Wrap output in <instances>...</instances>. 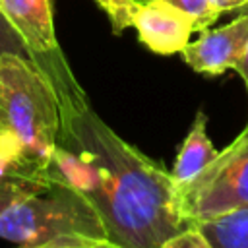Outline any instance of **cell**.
Instances as JSON below:
<instances>
[{"mask_svg":"<svg viewBox=\"0 0 248 248\" xmlns=\"http://www.w3.org/2000/svg\"><path fill=\"white\" fill-rule=\"evenodd\" d=\"M62 126L48 176L74 188L99 215L116 248H163L192 227L167 169L122 140L87 95L60 101Z\"/></svg>","mask_w":248,"mask_h":248,"instance_id":"cell-1","label":"cell"},{"mask_svg":"<svg viewBox=\"0 0 248 248\" xmlns=\"http://www.w3.org/2000/svg\"><path fill=\"white\" fill-rule=\"evenodd\" d=\"M62 126L60 101L50 79L29 58L0 54V130L25 153L48 165Z\"/></svg>","mask_w":248,"mask_h":248,"instance_id":"cell-2","label":"cell"},{"mask_svg":"<svg viewBox=\"0 0 248 248\" xmlns=\"http://www.w3.org/2000/svg\"><path fill=\"white\" fill-rule=\"evenodd\" d=\"M0 238L29 248L56 242H108L95 209L68 184H48L0 215Z\"/></svg>","mask_w":248,"mask_h":248,"instance_id":"cell-3","label":"cell"},{"mask_svg":"<svg viewBox=\"0 0 248 248\" xmlns=\"http://www.w3.org/2000/svg\"><path fill=\"white\" fill-rule=\"evenodd\" d=\"M178 202L190 225L248 203V124L184 188Z\"/></svg>","mask_w":248,"mask_h":248,"instance_id":"cell-4","label":"cell"},{"mask_svg":"<svg viewBox=\"0 0 248 248\" xmlns=\"http://www.w3.org/2000/svg\"><path fill=\"white\" fill-rule=\"evenodd\" d=\"M0 14L19 35L37 68L50 79L58 101L85 95L56 41L50 0H0Z\"/></svg>","mask_w":248,"mask_h":248,"instance_id":"cell-5","label":"cell"},{"mask_svg":"<svg viewBox=\"0 0 248 248\" xmlns=\"http://www.w3.org/2000/svg\"><path fill=\"white\" fill-rule=\"evenodd\" d=\"M248 45V10L231 23L217 29H203L200 39L188 43L180 54L198 74L221 76L234 70Z\"/></svg>","mask_w":248,"mask_h":248,"instance_id":"cell-6","label":"cell"},{"mask_svg":"<svg viewBox=\"0 0 248 248\" xmlns=\"http://www.w3.org/2000/svg\"><path fill=\"white\" fill-rule=\"evenodd\" d=\"M132 27L138 31V39L145 48L163 56L180 52L194 33L192 17L165 0L138 4Z\"/></svg>","mask_w":248,"mask_h":248,"instance_id":"cell-7","label":"cell"},{"mask_svg":"<svg viewBox=\"0 0 248 248\" xmlns=\"http://www.w3.org/2000/svg\"><path fill=\"white\" fill-rule=\"evenodd\" d=\"M46 167L29 157L12 134L0 130V215L48 184Z\"/></svg>","mask_w":248,"mask_h":248,"instance_id":"cell-8","label":"cell"},{"mask_svg":"<svg viewBox=\"0 0 248 248\" xmlns=\"http://www.w3.org/2000/svg\"><path fill=\"white\" fill-rule=\"evenodd\" d=\"M215 155H217V149L207 134V114L203 110H198L178 149L172 169L169 170L176 190L190 184L215 159Z\"/></svg>","mask_w":248,"mask_h":248,"instance_id":"cell-9","label":"cell"},{"mask_svg":"<svg viewBox=\"0 0 248 248\" xmlns=\"http://www.w3.org/2000/svg\"><path fill=\"white\" fill-rule=\"evenodd\" d=\"M211 248H248V203L194 225Z\"/></svg>","mask_w":248,"mask_h":248,"instance_id":"cell-10","label":"cell"},{"mask_svg":"<svg viewBox=\"0 0 248 248\" xmlns=\"http://www.w3.org/2000/svg\"><path fill=\"white\" fill-rule=\"evenodd\" d=\"M140 4L141 2H149V0H138ZM172 6H176L178 10L186 12L190 17H192V23H194V31H203L207 29L211 23L217 21V17L221 16L213 2L211 0H165Z\"/></svg>","mask_w":248,"mask_h":248,"instance_id":"cell-11","label":"cell"},{"mask_svg":"<svg viewBox=\"0 0 248 248\" xmlns=\"http://www.w3.org/2000/svg\"><path fill=\"white\" fill-rule=\"evenodd\" d=\"M95 2L107 14L114 35H120L124 29L132 27V17L140 4L138 0H95Z\"/></svg>","mask_w":248,"mask_h":248,"instance_id":"cell-12","label":"cell"},{"mask_svg":"<svg viewBox=\"0 0 248 248\" xmlns=\"http://www.w3.org/2000/svg\"><path fill=\"white\" fill-rule=\"evenodd\" d=\"M0 54H16V56L33 60L27 46L19 39V35L12 29V25L4 19L2 14H0Z\"/></svg>","mask_w":248,"mask_h":248,"instance_id":"cell-13","label":"cell"},{"mask_svg":"<svg viewBox=\"0 0 248 248\" xmlns=\"http://www.w3.org/2000/svg\"><path fill=\"white\" fill-rule=\"evenodd\" d=\"M163 248H211V246H209L207 240L200 234V231L192 225V227L184 229L182 232L174 234L172 238H169V240L163 244Z\"/></svg>","mask_w":248,"mask_h":248,"instance_id":"cell-14","label":"cell"},{"mask_svg":"<svg viewBox=\"0 0 248 248\" xmlns=\"http://www.w3.org/2000/svg\"><path fill=\"white\" fill-rule=\"evenodd\" d=\"M23 248V246H19ZM29 248H116L110 242H95V240H79V242H56V244H41V246H29Z\"/></svg>","mask_w":248,"mask_h":248,"instance_id":"cell-15","label":"cell"},{"mask_svg":"<svg viewBox=\"0 0 248 248\" xmlns=\"http://www.w3.org/2000/svg\"><path fill=\"white\" fill-rule=\"evenodd\" d=\"M215 10L219 14H227V12H234V10H244L248 6V0H211Z\"/></svg>","mask_w":248,"mask_h":248,"instance_id":"cell-16","label":"cell"},{"mask_svg":"<svg viewBox=\"0 0 248 248\" xmlns=\"http://www.w3.org/2000/svg\"><path fill=\"white\" fill-rule=\"evenodd\" d=\"M244 10H248V6H246ZM234 70H236L238 76L242 78V81H244V85H246V91H248V45H246V50H244V54H242V58H240V62L236 64Z\"/></svg>","mask_w":248,"mask_h":248,"instance_id":"cell-17","label":"cell"}]
</instances>
